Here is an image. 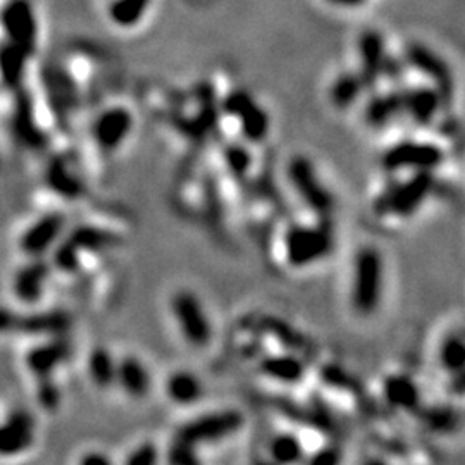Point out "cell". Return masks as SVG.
Returning <instances> with one entry per match:
<instances>
[{
  "label": "cell",
  "mask_w": 465,
  "mask_h": 465,
  "mask_svg": "<svg viewBox=\"0 0 465 465\" xmlns=\"http://www.w3.org/2000/svg\"><path fill=\"white\" fill-rule=\"evenodd\" d=\"M385 258L379 249L366 245L357 250L351 262L350 303L351 309L364 317L372 316L385 293Z\"/></svg>",
  "instance_id": "6da1fadb"
},
{
  "label": "cell",
  "mask_w": 465,
  "mask_h": 465,
  "mask_svg": "<svg viewBox=\"0 0 465 465\" xmlns=\"http://www.w3.org/2000/svg\"><path fill=\"white\" fill-rule=\"evenodd\" d=\"M333 232L323 223L290 224L281 234V257L290 269H307L333 250Z\"/></svg>",
  "instance_id": "7a4b0ae2"
},
{
  "label": "cell",
  "mask_w": 465,
  "mask_h": 465,
  "mask_svg": "<svg viewBox=\"0 0 465 465\" xmlns=\"http://www.w3.org/2000/svg\"><path fill=\"white\" fill-rule=\"evenodd\" d=\"M169 312L178 333L191 349L204 350L214 338V326L202 300L190 290H178L169 300Z\"/></svg>",
  "instance_id": "3957f363"
},
{
  "label": "cell",
  "mask_w": 465,
  "mask_h": 465,
  "mask_svg": "<svg viewBox=\"0 0 465 465\" xmlns=\"http://www.w3.org/2000/svg\"><path fill=\"white\" fill-rule=\"evenodd\" d=\"M435 188V173L418 171L410 173L405 182L388 188L376 202V210L383 217L409 219L429 199Z\"/></svg>",
  "instance_id": "277c9868"
},
{
  "label": "cell",
  "mask_w": 465,
  "mask_h": 465,
  "mask_svg": "<svg viewBox=\"0 0 465 465\" xmlns=\"http://www.w3.org/2000/svg\"><path fill=\"white\" fill-rule=\"evenodd\" d=\"M288 182L303 206L319 219H327L334 209V197L321 180L316 165L305 156H295L288 163Z\"/></svg>",
  "instance_id": "5b68a950"
},
{
  "label": "cell",
  "mask_w": 465,
  "mask_h": 465,
  "mask_svg": "<svg viewBox=\"0 0 465 465\" xmlns=\"http://www.w3.org/2000/svg\"><path fill=\"white\" fill-rule=\"evenodd\" d=\"M241 426L243 416L234 409L204 414L186 422L178 431V444L195 452L200 444H214L232 438L241 429Z\"/></svg>",
  "instance_id": "8992f818"
},
{
  "label": "cell",
  "mask_w": 465,
  "mask_h": 465,
  "mask_svg": "<svg viewBox=\"0 0 465 465\" xmlns=\"http://www.w3.org/2000/svg\"><path fill=\"white\" fill-rule=\"evenodd\" d=\"M443 161H444V152L440 145L433 141L405 140V141H398L383 154L381 165L390 173H403V171L435 173V169L440 167Z\"/></svg>",
  "instance_id": "52a82bcc"
},
{
  "label": "cell",
  "mask_w": 465,
  "mask_h": 465,
  "mask_svg": "<svg viewBox=\"0 0 465 465\" xmlns=\"http://www.w3.org/2000/svg\"><path fill=\"white\" fill-rule=\"evenodd\" d=\"M0 28L9 44L33 54L38 38V23L30 0H7L0 9Z\"/></svg>",
  "instance_id": "ba28073f"
},
{
  "label": "cell",
  "mask_w": 465,
  "mask_h": 465,
  "mask_svg": "<svg viewBox=\"0 0 465 465\" xmlns=\"http://www.w3.org/2000/svg\"><path fill=\"white\" fill-rule=\"evenodd\" d=\"M223 113L238 121L243 139L258 143L267 137L271 123L267 113L245 90H232L223 100Z\"/></svg>",
  "instance_id": "9c48e42d"
},
{
  "label": "cell",
  "mask_w": 465,
  "mask_h": 465,
  "mask_svg": "<svg viewBox=\"0 0 465 465\" xmlns=\"http://www.w3.org/2000/svg\"><path fill=\"white\" fill-rule=\"evenodd\" d=\"M133 126L135 121L130 109L124 106L109 107L93 121V141L102 152L114 154L130 139Z\"/></svg>",
  "instance_id": "30bf717a"
},
{
  "label": "cell",
  "mask_w": 465,
  "mask_h": 465,
  "mask_svg": "<svg viewBox=\"0 0 465 465\" xmlns=\"http://www.w3.org/2000/svg\"><path fill=\"white\" fill-rule=\"evenodd\" d=\"M405 59L414 70L431 80L433 87L442 93L446 106L453 93V76L442 57L436 52H433L429 46L410 44L405 50Z\"/></svg>",
  "instance_id": "8fae6325"
},
{
  "label": "cell",
  "mask_w": 465,
  "mask_h": 465,
  "mask_svg": "<svg viewBox=\"0 0 465 465\" xmlns=\"http://www.w3.org/2000/svg\"><path fill=\"white\" fill-rule=\"evenodd\" d=\"M64 226H66V217L63 214H57V212L46 214L23 232L20 249L26 256L33 257V258L44 256L55 245Z\"/></svg>",
  "instance_id": "7c38bea8"
},
{
  "label": "cell",
  "mask_w": 465,
  "mask_h": 465,
  "mask_svg": "<svg viewBox=\"0 0 465 465\" xmlns=\"http://www.w3.org/2000/svg\"><path fill=\"white\" fill-rule=\"evenodd\" d=\"M360 52V71L359 78L364 85V90H374L379 78L383 76V64L386 59L385 40L379 31L366 30L359 38Z\"/></svg>",
  "instance_id": "4fadbf2b"
},
{
  "label": "cell",
  "mask_w": 465,
  "mask_h": 465,
  "mask_svg": "<svg viewBox=\"0 0 465 465\" xmlns=\"http://www.w3.org/2000/svg\"><path fill=\"white\" fill-rule=\"evenodd\" d=\"M402 106L418 126H429L444 107V100L433 85H418L402 92Z\"/></svg>",
  "instance_id": "5bb4252c"
},
{
  "label": "cell",
  "mask_w": 465,
  "mask_h": 465,
  "mask_svg": "<svg viewBox=\"0 0 465 465\" xmlns=\"http://www.w3.org/2000/svg\"><path fill=\"white\" fill-rule=\"evenodd\" d=\"M35 442V424L26 412H16L0 422V457H16Z\"/></svg>",
  "instance_id": "9a60e30c"
},
{
  "label": "cell",
  "mask_w": 465,
  "mask_h": 465,
  "mask_svg": "<svg viewBox=\"0 0 465 465\" xmlns=\"http://www.w3.org/2000/svg\"><path fill=\"white\" fill-rule=\"evenodd\" d=\"M116 386L133 400H141L150 393L152 376L137 355H124L123 359H117Z\"/></svg>",
  "instance_id": "2e32d148"
},
{
  "label": "cell",
  "mask_w": 465,
  "mask_h": 465,
  "mask_svg": "<svg viewBox=\"0 0 465 465\" xmlns=\"http://www.w3.org/2000/svg\"><path fill=\"white\" fill-rule=\"evenodd\" d=\"M164 392L171 403L178 407H191L204 398V383L195 372L176 369L167 376Z\"/></svg>",
  "instance_id": "e0dca14e"
},
{
  "label": "cell",
  "mask_w": 465,
  "mask_h": 465,
  "mask_svg": "<svg viewBox=\"0 0 465 465\" xmlns=\"http://www.w3.org/2000/svg\"><path fill=\"white\" fill-rule=\"evenodd\" d=\"M260 372L275 383L295 385L302 381L305 366L302 359L295 353H271L267 359L260 362Z\"/></svg>",
  "instance_id": "ac0fdd59"
},
{
  "label": "cell",
  "mask_w": 465,
  "mask_h": 465,
  "mask_svg": "<svg viewBox=\"0 0 465 465\" xmlns=\"http://www.w3.org/2000/svg\"><path fill=\"white\" fill-rule=\"evenodd\" d=\"M385 400L398 410H414L420 403V392L414 379L403 374H392L383 383Z\"/></svg>",
  "instance_id": "d6986e66"
},
{
  "label": "cell",
  "mask_w": 465,
  "mask_h": 465,
  "mask_svg": "<svg viewBox=\"0 0 465 465\" xmlns=\"http://www.w3.org/2000/svg\"><path fill=\"white\" fill-rule=\"evenodd\" d=\"M116 360L111 350L104 347L90 350L87 359V372L92 385L100 390H111L116 386Z\"/></svg>",
  "instance_id": "ffe728a7"
},
{
  "label": "cell",
  "mask_w": 465,
  "mask_h": 465,
  "mask_svg": "<svg viewBox=\"0 0 465 465\" xmlns=\"http://www.w3.org/2000/svg\"><path fill=\"white\" fill-rule=\"evenodd\" d=\"M402 111V92L379 93L372 97L366 107V123L371 124L372 128H383L390 124Z\"/></svg>",
  "instance_id": "44dd1931"
},
{
  "label": "cell",
  "mask_w": 465,
  "mask_h": 465,
  "mask_svg": "<svg viewBox=\"0 0 465 465\" xmlns=\"http://www.w3.org/2000/svg\"><path fill=\"white\" fill-rule=\"evenodd\" d=\"M267 453L276 464H297L302 462L305 455V443L300 435L283 431L271 436L267 444Z\"/></svg>",
  "instance_id": "7402d4cb"
},
{
  "label": "cell",
  "mask_w": 465,
  "mask_h": 465,
  "mask_svg": "<svg viewBox=\"0 0 465 465\" xmlns=\"http://www.w3.org/2000/svg\"><path fill=\"white\" fill-rule=\"evenodd\" d=\"M28 57L30 55L23 48L9 42L0 46V78L9 89H14L21 83Z\"/></svg>",
  "instance_id": "603a6c76"
},
{
  "label": "cell",
  "mask_w": 465,
  "mask_h": 465,
  "mask_svg": "<svg viewBox=\"0 0 465 465\" xmlns=\"http://www.w3.org/2000/svg\"><path fill=\"white\" fill-rule=\"evenodd\" d=\"M440 366L443 371L450 376L462 377L465 366V345L462 334L452 333L443 340L440 347Z\"/></svg>",
  "instance_id": "cb8c5ba5"
},
{
  "label": "cell",
  "mask_w": 465,
  "mask_h": 465,
  "mask_svg": "<svg viewBox=\"0 0 465 465\" xmlns=\"http://www.w3.org/2000/svg\"><path fill=\"white\" fill-rule=\"evenodd\" d=\"M364 90V85L359 78V74L355 72H343L336 78V81L331 87V102L336 109H349L353 102H357V98L360 97V93Z\"/></svg>",
  "instance_id": "d4e9b609"
},
{
  "label": "cell",
  "mask_w": 465,
  "mask_h": 465,
  "mask_svg": "<svg viewBox=\"0 0 465 465\" xmlns=\"http://www.w3.org/2000/svg\"><path fill=\"white\" fill-rule=\"evenodd\" d=\"M150 0H114L109 7V18L119 28H131L147 13Z\"/></svg>",
  "instance_id": "484cf974"
},
{
  "label": "cell",
  "mask_w": 465,
  "mask_h": 465,
  "mask_svg": "<svg viewBox=\"0 0 465 465\" xmlns=\"http://www.w3.org/2000/svg\"><path fill=\"white\" fill-rule=\"evenodd\" d=\"M46 276V269L38 264L26 267L16 279V293L23 300H37L44 290Z\"/></svg>",
  "instance_id": "4316f807"
},
{
  "label": "cell",
  "mask_w": 465,
  "mask_h": 465,
  "mask_svg": "<svg viewBox=\"0 0 465 465\" xmlns=\"http://www.w3.org/2000/svg\"><path fill=\"white\" fill-rule=\"evenodd\" d=\"M63 353L61 350L54 345H48V347H40V349L33 350L28 357V366L31 368V371L38 376H46L48 372L52 371L59 360H61Z\"/></svg>",
  "instance_id": "83f0119b"
},
{
  "label": "cell",
  "mask_w": 465,
  "mask_h": 465,
  "mask_svg": "<svg viewBox=\"0 0 465 465\" xmlns=\"http://www.w3.org/2000/svg\"><path fill=\"white\" fill-rule=\"evenodd\" d=\"M224 163L232 171V176H245L252 169V154L247 147L232 143L224 150Z\"/></svg>",
  "instance_id": "f1b7e54d"
},
{
  "label": "cell",
  "mask_w": 465,
  "mask_h": 465,
  "mask_svg": "<svg viewBox=\"0 0 465 465\" xmlns=\"http://www.w3.org/2000/svg\"><path fill=\"white\" fill-rule=\"evenodd\" d=\"M131 465H154L159 462V448L156 443L147 442L139 444L124 461Z\"/></svg>",
  "instance_id": "f546056e"
},
{
  "label": "cell",
  "mask_w": 465,
  "mask_h": 465,
  "mask_svg": "<svg viewBox=\"0 0 465 465\" xmlns=\"http://www.w3.org/2000/svg\"><path fill=\"white\" fill-rule=\"evenodd\" d=\"M78 462L83 465L111 464V459L107 455H104L102 452H89Z\"/></svg>",
  "instance_id": "4dcf8cb0"
},
{
  "label": "cell",
  "mask_w": 465,
  "mask_h": 465,
  "mask_svg": "<svg viewBox=\"0 0 465 465\" xmlns=\"http://www.w3.org/2000/svg\"><path fill=\"white\" fill-rule=\"evenodd\" d=\"M333 5H338V7H359L362 5L366 0H326Z\"/></svg>",
  "instance_id": "1f68e13d"
},
{
  "label": "cell",
  "mask_w": 465,
  "mask_h": 465,
  "mask_svg": "<svg viewBox=\"0 0 465 465\" xmlns=\"http://www.w3.org/2000/svg\"><path fill=\"white\" fill-rule=\"evenodd\" d=\"M13 325V317L7 312L0 310V329H11Z\"/></svg>",
  "instance_id": "d6a6232c"
}]
</instances>
